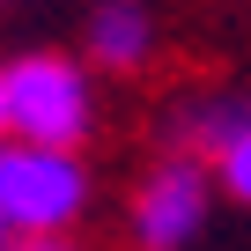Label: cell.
<instances>
[{"instance_id":"6da1fadb","label":"cell","mask_w":251,"mask_h":251,"mask_svg":"<svg viewBox=\"0 0 251 251\" xmlns=\"http://www.w3.org/2000/svg\"><path fill=\"white\" fill-rule=\"evenodd\" d=\"M89 214V170L81 148L59 141H23V133H0V222L8 236H67Z\"/></svg>"},{"instance_id":"7a4b0ae2","label":"cell","mask_w":251,"mask_h":251,"mask_svg":"<svg viewBox=\"0 0 251 251\" xmlns=\"http://www.w3.org/2000/svg\"><path fill=\"white\" fill-rule=\"evenodd\" d=\"M0 89H8V133L23 141H59L81 148L96 126V89L81 74V59L67 52H23L0 67Z\"/></svg>"},{"instance_id":"3957f363","label":"cell","mask_w":251,"mask_h":251,"mask_svg":"<svg viewBox=\"0 0 251 251\" xmlns=\"http://www.w3.org/2000/svg\"><path fill=\"white\" fill-rule=\"evenodd\" d=\"M207 207H214V177H207V155H163L141 192H133V244L148 251H185L200 229H207Z\"/></svg>"},{"instance_id":"277c9868","label":"cell","mask_w":251,"mask_h":251,"mask_svg":"<svg viewBox=\"0 0 251 251\" xmlns=\"http://www.w3.org/2000/svg\"><path fill=\"white\" fill-rule=\"evenodd\" d=\"M148 52H155V15L141 8V0H96L89 59L111 67V74H133V67H148Z\"/></svg>"},{"instance_id":"5b68a950","label":"cell","mask_w":251,"mask_h":251,"mask_svg":"<svg viewBox=\"0 0 251 251\" xmlns=\"http://www.w3.org/2000/svg\"><path fill=\"white\" fill-rule=\"evenodd\" d=\"M244 126H251V96H192V103L177 111V148L214 163Z\"/></svg>"},{"instance_id":"8992f818","label":"cell","mask_w":251,"mask_h":251,"mask_svg":"<svg viewBox=\"0 0 251 251\" xmlns=\"http://www.w3.org/2000/svg\"><path fill=\"white\" fill-rule=\"evenodd\" d=\"M214 177H222V192H229L236 207H251V126H244V133L214 155Z\"/></svg>"},{"instance_id":"52a82bcc","label":"cell","mask_w":251,"mask_h":251,"mask_svg":"<svg viewBox=\"0 0 251 251\" xmlns=\"http://www.w3.org/2000/svg\"><path fill=\"white\" fill-rule=\"evenodd\" d=\"M0 133H8V89H0Z\"/></svg>"},{"instance_id":"ba28073f","label":"cell","mask_w":251,"mask_h":251,"mask_svg":"<svg viewBox=\"0 0 251 251\" xmlns=\"http://www.w3.org/2000/svg\"><path fill=\"white\" fill-rule=\"evenodd\" d=\"M0 244H8V222H0Z\"/></svg>"}]
</instances>
